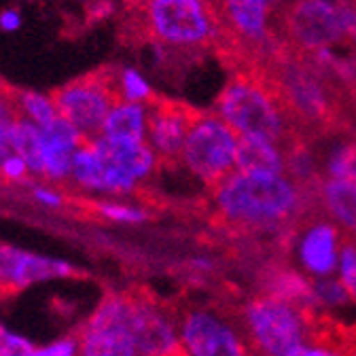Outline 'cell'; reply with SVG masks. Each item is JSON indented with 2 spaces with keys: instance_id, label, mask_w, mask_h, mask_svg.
Listing matches in <instances>:
<instances>
[{
  "instance_id": "6da1fadb",
  "label": "cell",
  "mask_w": 356,
  "mask_h": 356,
  "mask_svg": "<svg viewBox=\"0 0 356 356\" xmlns=\"http://www.w3.org/2000/svg\"><path fill=\"white\" fill-rule=\"evenodd\" d=\"M318 185L301 189L282 174L234 172L212 189L216 220L229 234L272 236L278 246L291 248L301 220L323 212Z\"/></svg>"
},
{
  "instance_id": "7a4b0ae2",
  "label": "cell",
  "mask_w": 356,
  "mask_h": 356,
  "mask_svg": "<svg viewBox=\"0 0 356 356\" xmlns=\"http://www.w3.org/2000/svg\"><path fill=\"white\" fill-rule=\"evenodd\" d=\"M129 34L161 49L202 56L212 51L222 32L216 0H125Z\"/></svg>"
},
{
  "instance_id": "3957f363",
  "label": "cell",
  "mask_w": 356,
  "mask_h": 356,
  "mask_svg": "<svg viewBox=\"0 0 356 356\" xmlns=\"http://www.w3.org/2000/svg\"><path fill=\"white\" fill-rule=\"evenodd\" d=\"M214 111L238 136H254L278 149L291 138L301 136L291 125L272 85L257 66L232 72L216 98Z\"/></svg>"
},
{
  "instance_id": "277c9868",
  "label": "cell",
  "mask_w": 356,
  "mask_h": 356,
  "mask_svg": "<svg viewBox=\"0 0 356 356\" xmlns=\"http://www.w3.org/2000/svg\"><path fill=\"white\" fill-rule=\"evenodd\" d=\"M289 301L257 293L238 312L252 356H297L307 343L309 312Z\"/></svg>"
},
{
  "instance_id": "5b68a950",
  "label": "cell",
  "mask_w": 356,
  "mask_h": 356,
  "mask_svg": "<svg viewBox=\"0 0 356 356\" xmlns=\"http://www.w3.org/2000/svg\"><path fill=\"white\" fill-rule=\"evenodd\" d=\"M274 30L291 49L309 56L329 51L339 42L348 44L343 11L329 0H282Z\"/></svg>"
},
{
  "instance_id": "8992f818",
  "label": "cell",
  "mask_w": 356,
  "mask_h": 356,
  "mask_svg": "<svg viewBox=\"0 0 356 356\" xmlns=\"http://www.w3.org/2000/svg\"><path fill=\"white\" fill-rule=\"evenodd\" d=\"M60 117L72 123L85 140L102 134L104 121L115 104L123 102L119 92V70L100 68L83 74L51 94Z\"/></svg>"
},
{
  "instance_id": "52a82bcc",
  "label": "cell",
  "mask_w": 356,
  "mask_h": 356,
  "mask_svg": "<svg viewBox=\"0 0 356 356\" xmlns=\"http://www.w3.org/2000/svg\"><path fill=\"white\" fill-rule=\"evenodd\" d=\"M236 147L238 134L218 115L204 113L185 140L181 163L212 191L236 172Z\"/></svg>"
},
{
  "instance_id": "ba28073f",
  "label": "cell",
  "mask_w": 356,
  "mask_h": 356,
  "mask_svg": "<svg viewBox=\"0 0 356 356\" xmlns=\"http://www.w3.org/2000/svg\"><path fill=\"white\" fill-rule=\"evenodd\" d=\"M178 337L187 356H252L242 327L216 307H185L178 316Z\"/></svg>"
},
{
  "instance_id": "9c48e42d",
  "label": "cell",
  "mask_w": 356,
  "mask_h": 356,
  "mask_svg": "<svg viewBox=\"0 0 356 356\" xmlns=\"http://www.w3.org/2000/svg\"><path fill=\"white\" fill-rule=\"evenodd\" d=\"M79 356H138L129 331V293H106L79 333Z\"/></svg>"
},
{
  "instance_id": "30bf717a",
  "label": "cell",
  "mask_w": 356,
  "mask_h": 356,
  "mask_svg": "<svg viewBox=\"0 0 356 356\" xmlns=\"http://www.w3.org/2000/svg\"><path fill=\"white\" fill-rule=\"evenodd\" d=\"M129 331L138 356H183L178 323L147 291H129Z\"/></svg>"
},
{
  "instance_id": "8fae6325",
  "label": "cell",
  "mask_w": 356,
  "mask_h": 356,
  "mask_svg": "<svg viewBox=\"0 0 356 356\" xmlns=\"http://www.w3.org/2000/svg\"><path fill=\"white\" fill-rule=\"evenodd\" d=\"M204 111L163 96L147 102V143L155 151L159 163H181V153L191 127L202 119Z\"/></svg>"
},
{
  "instance_id": "7c38bea8",
  "label": "cell",
  "mask_w": 356,
  "mask_h": 356,
  "mask_svg": "<svg viewBox=\"0 0 356 356\" xmlns=\"http://www.w3.org/2000/svg\"><path fill=\"white\" fill-rule=\"evenodd\" d=\"M280 3L282 0H216L222 26L254 56V64L278 40L274 22Z\"/></svg>"
},
{
  "instance_id": "4fadbf2b",
  "label": "cell",
  "mask_w": 356,
  "mask_h": 356,
  "mask_svg": "<svg viewBox=\"0 0 356 356\" xmlns=\"http://www.w3.org/2000/svg\"><path fill=\"white\" fill-rule=\"evenodd\" d=\"M74 274L76 267L68 261L0 242V293H19L40 282L72 278Z\"/></svg>"
},
{
  "instance_id": "5bb4252c",
  "label": "cell",
  "mask_w": 356,
  "mask_h": 356,
  "mask_svg": "<svg viewBox=\"0 0 356 356\" xmlns=\"http://www.w3.org/2000/svg\"><path fill=\"white\" fill-rule=\"evenodd\" d=\"M295 240L301 267L309 276L327 278L335 272L343 238L323 212L305 216L297 229Z\"/></svg>"
},
{
  "instance_id": "9a60e30c",
  "label": "cell",
  "mask_w": 356,
  "mask_h": 356,
  "mask_svg": "<svg viewBox=\"0 0 356 356\" xmlns=\"http://www.w3.org/2000/svg\"><path fill=\"white\" fill-rule=\"evenodd\" d=\"M318 202L323 214L339 229L341 238L356 244V183L323 176Z\"/></svg>"
},
{
  "instance_id": "2e32d148",
  "label": "cell",
  "mask_w": 356,
  "mask_h": 356,
  "mask_svg": "<svg viewBox=\"0 0 356 356\" xmlns=\"http://www.w3.org/2000/svg\"><path fill=\"white\" fill-rule=\"evenodd\" d=\"M92 145L111 165L123 170L138 183L147 181L159 165V159L147 140L136 143V140H117V138L98 136L92 140Z\"/></svg>"
},
{
  "instance_id": "e0dca14e",
  "label": "cell",
  "mask_w": 356,
  "mask_h": 356,
  "mask_svg": "<svg viewBox=\"0 0 356 356\" xmlns=\"http://www.w3.org/2000/svg\"><path fill=\"white\" fill-rule=\"evenodd\" d=\"M236 168L238 172H261V174L284 176V157L282 151L272 143L254 136H238Z\"/></svg>"
},
{
  "instance_id": "ac0fdd59",
  "label": "cell",
  "mask_w": 356,
  "mask_h": 356,
  "mask_svg": "<svg viewBox=\"0 0 356 356\" xmlns=\"http://www.w3.org/2000/svg\"><path fill=\"white\" fill-rule=\"evenodd\" d=\"M106 178H108V161L96 151L92 140H87L72 155L68 181L76 185L81 191L106 193Z\"/></svg>"
},
{
  "instance_id": "d6986e66",
  "label": "cell",
  "mask_w": 356,
  "mask_h": 356,
  "mask_svg": "<svg viewBox=\"0 0 356 356\" xmlns=\"http://www.w3.org/2000/svg\"><path fill=\"white\" fill-rule=\"evenodd\" d=\"M117 140H147V104L140 102H119L108 113L102 134Z\"/></svg>"
},
{
  "instance_id": "ffe728a7",
  "label": "cell",
  "mask_w": 356,
  "mask_h": 356,
  "mask_svg": "<svg viewBox=\"0 0 356 356\" xmlns=\"http://www.w3.org/2000/svg\"><path fill=\"white\" fill-rule=\"evenodd\" d=\"M11 145H13V153H17L26 161L30 174L42 178V159H44L42 129L32 121H28L26 117H19L13 125Z\"/></svg>"
},
{
  "instance_id": "44dd1931",
  "label": "cell",
  "mask_w": 356,
  "mask_h": 356,
  "mask_svg": "<svg viewBox=\"0 0 356 356\" xmlns=\"http://www.w3.org/2000/svg\"><path fill=\"white\" fill-rule=\"evenodd\" d=\"M15 102H17L22 117H26L40 129L49 127L51 123H56L60 119V113H58L51 96H42L36 92H19V94H15Z\"/></svg>"
},
{
  "instance_id": "7402d4cb",
  "label": "cell",
  "mask_w": 356,
  "mask_h": 356,
  "mask_svg": "<svg viewBox=\"0 0 356 356\" xmlns=\"http://www.w3.org/2000/svg\"><path fill=\"white\" fill-rule=\"evenodd\" d=\"M325 176L356 183V134H348L346 140L333 151L327 161Z\"/></svg>"
},
{
  "instance_id": "603a6c76",
  "label": "cell",
  "mask_w": 356,
  "mask_h": 356,
  "mask_svg": "<svg viewBox=\"0 0 356 356\" xmlns=\"http://www.w3.org/2000/svg\"><path fill=\"white\" fill-rule=\"evenodd\" d=\"M94 212L111 222H121V225H140V222L149 220V212L140 206H131L119 200H102L96 202Z\"/></svg>"
},
{
  "instance_id": "cb8c5ba5",
  "label": "cell",
  "mask_w": 356,
  "mask_h": 356,
  "mask_svg": "<svg viewBox=\"0 0 356 356\" xmlns=\"http://www.w3.org/2000/svg\"><path fill=\"white\" fill-rule=\"evenodd\" d=\"M19 117H22V113L17 108L15 94L9 96L0 89V161L13 153L11 134H13V125Z\"/></svg>"
},
{
  "instance_id": "d4e9b609",
  "label": "cell",
  "mask_w": 356,
  "mask_h": 356,
  "mask_svg": "<svg viewBox=\"0 0 356 356\" xmlns=\"http://www.w3.org/2000/svg\"><path fill=\"white\" fill-rule=\"evenodd\" d=\"M119 92L123 102H140V104H147L155 96L145 76L131 68L119 70Z\"/></svg>"
},
{
  "instance_id": "484cf974",
  "label": "cell",
  "mask_w": 356,
  "mask_h": 356,
  "mask_svg": "<svg viewBox=\"0 0 356 356\" xmlns=\"http://www.w3.org/2000/svg\"><path fill=\"white\" fill-rule=\"evenodd\" d=\"M312 289H314V297L316 303L323 305H343L350 299V295L346 293L343 284L339 280L333 278H318V280H312Z\"/></svg>"
},
{
  "instance_id": "4316f807",
  "label": "cell",
  "mask_w": 356,
  "mask_h": 356,
  "mask_svg": "<svg viewBox=\"0 0 356 356\" xmlns=\"http://www.w3.org/2000/svg\"><path fill=\"white\" fill-rule=\"evenodd\" d=\"M339 282L343 284L346 293L350 295L352 301H356V244L352 242H341V252H339Z\"/></svg>"
},
{
  "instance_id": "83f0119b",
  "label": "cell",
  "mask_w": 356,
  "mask_h": 356,
  "mask_svg": "<svg viewBox=\"0 0 356 356\" xmlns=\"http://www.w3.org/2000/svg\"><path fill=\"white\" fill-rule=\"evenodd\" d=\"M28 356H79V337L66 335L51 343L34 346Z\"/></svg>"
},
{
  "instance_id": "f1b7e54d",
  "label": "cell",
  "mask_w": 356,
  "mask_h": 356,
  "mask_svg": "<svg viewBox=\"0 0 356 356\" xmlns=\"http://www.w3.org/2000/svg\"><path fill=\"white\" fill-rule=\"evenodd\" d=\"M28 174L30 170L17 153H11L0 161V176H3L7 183H22Z\"/></svg>"
},
{
  "instance_id": "f546056e",
  "label": "cell",
  "mask_w": 356,
  "mask_h": 356,
  "mask_svg": "<svg viewBox=\"0 0 356 356\" xmlns=\"http://www.w3.org/2000/svg\"><path fill=\"white\" fill-rule=\"evenodd\" d=\"M32 197L40 206H47V208H60L64 204V195L56 187H34Z\"/></svg>"
},
{
  "instance_id": "4dcf8cb0",
  "label": "cell",
  "mask_w": 356,
  "mask_h": 356,
  "mask_svg": "<svg viewBox=\"0 0 356 356\" xmlns=\"http://www.w3.org/2000/svg\"><path fill=\"white\" fill-rule=\"evenodd\" d=\"M22 26V15L15 9H7L0 13V30L5 32H15Z\"/></svg>"
},
{
  "instance_id": "1f68e13d",
  "label": "cell",
  "mask_w": 356,
  "mask_h": 356,
  "mask_svg": "<svg viewBox=\"0 0 356 356\" xmlns=\"http://www.w3.org/2000/svg\"><path fill=\"white\" fill-rule=\"evenodd\" d=\"M30 352H0V356H28Z\"/></svg>"
},
{
  "instance_id": "d6a6232c",
  "label": "cell",
  "mask_w": 356,
  "mask_h": 356,
  "mask_svg": "<svg viewBox=\"0 0 356 356\" xmlns=\"http://www.w3.org/2000/svg\"><path fill=\"white\" fill-rule=\"evenodd\" d=\"M352 64H354V68H356V56H354V60H352Z\"/></svg>"
}]
</instances>
